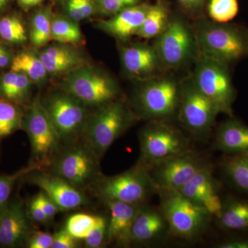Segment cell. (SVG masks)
<instances>
[{"mask_svg":"<svg viewBox=\"0 0 248 248\" xmlns=\"http://www.w3.org/2000/svg\"><path fill=\"white\" fill-rule=\"evenodd\" d=\"M200 55L230 65L248 56V30L227 23L203 22L195 35Z\"/></svg>","mask_w":248,"mask_h":248,"instance_id":"1","label":"cell"},{"mask_svg":"<svg viewBox=\"0 0 248 248\" xmlns=\"http://www.w3.org/2000/svg\"><path fill=\"white\" fill-rule=\"evenodd\" d=\"M135 114L125 102L115 99L90 115L81 140L100 158L135 122Z\"/></svg>","mask_w":248,"mask_h":248,"instance_id":"2","label":"cell"},{"mask_svg":"<svg viewBox=\"0 0 248 248\" xmlns=\"http://www.w3.org/2000/svg\"><path fill=\"white\" fill-rule=\"evenodd\" d=\"M100 159L82 140L63 145L47 170L81 190L90 188L101 176Z\"/></svg>","mask_w":248,"mask_h":248,"instance_id":"3","label":"cell"},{"mask_svg":"<svg viewBox=\"0 0 248 248\" xmlns=\"http://www.w3.org/2000/svg\"><path fill=\"white\" fill-rule=\"evenodd\" d=\"M21 130L27 133L30 141L29 164L46 169L63 143L40 97L34 98L25 107Z\"/></svg>","mask_w":248,"mask_h":248,"instance_id":"4","label":"cell"},{"mask_svg":"<svg viewBox=\"0 0 248 248\" xmlns=\"http://www.w3.org/2000/svg\"><path fill=\"white\" fill-rule=\"evenodd\" d=\"M102 201H115L142 205L158 194L148 170L138 163L131 169L117 175L102 174L91 187Z\"/></svg>","mask_w":248,"mask_h":248,"instance_id":"5","label":"cell"},{"mask_svg":"<svg viewBox=\"0 0 248 248\" xmlns=\"http://www.w3.org/2000/svg\"><path fill=\"white\" fill-rule=\"evenodd\" d=\"M160 208L169 222L171 235L193 241L205 232L213 216L177 190H161Z\"/></svg>","mask_w":248,"mask_h":248,"instance_id":"6","label":"cell"},{"mask_svg":"<svg viewBox=\"0 0 248 248\" xmlns=\"http://www.w3.org/2000/svg\"><path fill=\"white\" fill-rule=\"evenodd\" d=\"M138 138L140 146L138 163L147 169L192 150L190 140L168 122L151 121L141 129Z\"/></svg>","mask_w":248,"mask_h":248,"instance_id":"7","label":"cell"},{"mask_svg":"<svg viewBox=\"0 0 248 248\" xmlns=\"http://www.w3.org/2000/svg\"><path fill=\"white\" fill-rule=\"evenodd\" d=\"M41 100L63 145L81 140L90 116L84 103L63 90Z\"/></svg>","mask_w":248,"mask_h":248,"instance_id":"8","label":"cell"},{"mask_svg":"<svg viewBox=\"0 0 248 248\" xmlns=\"http://www.w3.org/2000/svg\"><path fill=\"white\" fill-rule=\"evenodd\" d=\"M62 87L88 107L97 108L115 100L119 92L110 77L85 63L66 73Z\"/></svg>","mask_w":248,"mask_h":248,"instance_id":"9","label":"cell"},{"mask_svg":"<svg viewBox=\"0 0 248 248\" xmlns=\"http://www.w3.org/2000/svg\"><path fill=\"white\" fill-rule=\"evenodd\" d=\"M192 79L201 92L216 106L220 113L232 117L236 94L229 65L200 54Z\"/></svg>","mask_w":248,"mask_h":248,"instance_id":"10","label":"cell"},{"mask_svg":"<svg viewBox=\"0 0 248 248\" xmlns=\"http://www.w3.org/2000/svg\"><path fill=\"white\" fill-rule=\"evenodd\" d=\"M181 85L171 78L147 80L137 92L135 102L142 117L168 122L178 115Z\"/></svg>","mask_w":248,"mask_h":248,"instance_id":"11","label":"cell"},{"mask_svg":"<svg viewBox=\"0 0 248 248\" xmlns=\"http://www.w3.org/2000/svg\"><path fill=\"white\" fill-rule=\"evenodd\" d=\"M219 113L216 106L201 92L192 79L181 85L177 117L194 138L202 141L208 138Z\"/></svg>","mask_w":248,"mask_h":248,"instance_id":"12","label":"cell"},{"mask_svg":"<svg viewBox=\"0 0 248 248\" xmlns=\"http://www.w3.org/2000/svg\"><path fill=\"white\" fill-rule=\"evenodd\" d=\"M209 162L202 155L190 151L164 160L147 169L161 190H179Z\"/></svg>","mask_w":248,"mask_h":248,"instance_id":"13","label":"cell"},{"mask_svg":"<svg viewBox=\"0 0 248 248\" xmlns=\"http://www.w3.org/2000/svg\"><path fill=\"white\" fill-rule=\"evenodd\" d=\"M196 45L195 38L187 26L179 19L169 21L157 37L155 50L161 64L177 68L189 60Z\"/></svg>","mask_w":248,"mask_h":248,"instance_id":"14","label":"cell"},{"mask_svg":"<svg viewBox=\"0 0 248 248\" xmlns=\"http://www.w3.org/2000/svg\"><path fill=\"white\" fill-rule=\"evenodd\" d=\"M22 180L40 187L56 203L61 211L77 210L84 206L89 202L84 190L47 170H34L26 174Z\"/></svg>","mask_w":248,"mask_h":248,"instance_id":"15","label":"cell"},{"mask_svg":"<svg viewBox=\"0 0 248 248\" xmlns=\"http://www.w3.org/2000/svg\"><path fill=\"white\" fill-rule=\"evenodd\" d=\"M27 205L19 197L10 199L0 210V248L26 247L34 231Z\"/></svg>","mask_w":248,"mask_h":248,"instance_id":"16","label":"cell"},{"mask_svg":"<svg viewBox=\"0 0 248 248\" xmlns=\"http://www.w3.org/2000/svg\"><path fill=\"white\" fill-rule=\"evenodd\" d=\"M171 236L170 228L159 207L144 203L134 221L131 244L139 246H159Z\"/></svg>","mask_w":248,"mask_h":248,"instance_id":"17","label":"cell"},{"mask_svg":"<svg viewBox=\"0 0 248 248\" xmlns=\"http://www.w3.org/2000/svg\"><path fill=\"white\" fill-rule=\"evenodd\" d=\"M178 192L206 210L213 217L217 218L220 215L223 199L220 195L219 184L214 177L213 166L210 163Z\"/></svg>","mask_w":248,"mask_h":248,"instance_id":"18","label":"cell"},{"mask_svg":"<svg viewBox=\"0 0 248 248\" xmlns=\"http://www.w3.org/2000/svg\"><path fill=\"white\" fill-rule=\"evenodd\" d=\"M109 211L107 244L120 247L131 246V231L134 221L142 205L124 203L115 201L104 202Z\"/></svg>","mask_w":248,"mask_h":248,"instance_id":"19","label":"cell"},{"mask_svg":"<svg viewBox=\"0 0 248 248\" xmlns=\"http://www.w3.org/2000/svg\"><path fill=\"white\" fill-rule=\"evenodd\" d=\"M122 61L124 69L128 74L140 79L154 76L161 64L155 47L144 45L124 48Z\"/></svg>","mask_w":248,"mask_h":248,"instance_id":"20","label":"cell"},{"mask_svg":"<svg viewBox=\"0 0 248 248\" xmlns=\"http://www.w3.org/2000/svg\"><path fill=\"white\" fill-rule=\"evenodd\" d=\"M151 5L138 4L125 8L110 19L98 23L103 31L121 40L128 39L135 35L142 23Z\"/></svg>","mask_w":248,"mask_h":248,"instance_id":"21","label":"cell"},{"mask_svg":"<svg viewBox=\"0 0 248 248\" xmlns=\"http://www.w3.org/2000/svg\"><path fill=\"white\" fill-rule=\"evenodd\" d=\"M213 146L228 155L248 154V125L232 117L222 122L217 127Z\"/></svg>","mask_w":248,"mask_h":248,"instance_id":"22","label":"cell"},{"mask_svg":"<svg viewBox=\"0 0 248 248\" xmlns=\"http://www.w3.org/2000/svg\"><path fill=\"white\" fill-rule=\"evenodd\" d=\"M48 74H65L84 64L79 51L66 44L58 43L45 47L39 53Z\"/></svg>","mask_w":248,"mask_h":248,"instance_id":"23","label":"cell"},{"mask_svg":"<svg viewBox=\"0 0 248 248\" xmlns=\"http://www.w3.org/2000/svg\"><path fill=\"white\" fill-rule=\"evenodd\" d=\"M32 81L24 73L9 71L0 75V99L26 107L30 103Z\"/></svg>","mask_w":248,"mask_h":248,"instance_id":"24","label":"cell"},{"mask_svg":"<svg viewBox=\"0 0 248 248\" xmlns=\"http://www.w3.org/2000/svg\"><path fill=\"white\" fill-rule=\"evenodd\" d=\"M217 219L224 231L248 232V202L232 197L223 199L221 213Z\"/></svg>","mask_w":248,"mask_h":248,"instance_id":"25","label":"cell"},{"mask_svg":"<svg viewBox=\"0 0 248 248\" xmlns=\"http://www.w3.org/2000/svg\"><path fill=\"white\" fill-rule=\"evenodd\" d=\"M10 69L24 73L32 83L37 84H43L48 74L40 55L29 49H24L15 55Z\"/></svg>","mask_w":248,"mask_h":248,"instance_id":"26","label":"cell"},{"mask_svg":"<svg viewBox=\"0 0 248 248\" xmlns=\"http://www.w3.org/2000/svg\"><path fill=\"white\" fill-rule=\"evenodd\" d=\"M54 14L52 6L45 5L34 11L31 16L29 40L36 48L45 46L50 39Z\"/></svg>","mask_w":248,"mask_h":248,"instance_id":"27","label":"cell"},{"mask_svg":"<svg viewBox=\"0 0 248 248\" xmlns=\"http://www.w3.org/2000/svg\"><path fill=\"white\" fill-rule=\"evenodd\" d=\"M22 17L16 12L0 16V39L8 45H23L29 40Z\"/></svg>","mask_w":248,"mask_h":248,"instance_id":"28","label":"cell"},{"mask_svg":"<svg viewBox=\"0 0 248 248\" xmlns=\"http://www.w3.org/2000/svg\"><path fill=\"white\" fill-rule=\"evenodd\" d=\"M169 22L167 9L164 4L157 3L151 6L135 35L145 39L157 37L166 29Z\"/></svg>","mask_w":248,"mask_h":248,"instance_id":"29","label":"cell"},{"mask_svg":"<svg viewBox=\"0 0 248 248\" xmlns=\"http://www.w3.org/2000/svg\"><path fill=\"white\" fill-rule=\"evenodd\" d=\"M223 170L235 187L248 195V154L230 155L223 162Z\"/></svg>","mask_w":248,"mask_h":248,"instance_id":"30","label":"cell"},{"mask_svg":"<svg viewBox=\"0 0 248 248\" xmlns=\"http://www.w3.org/2000/svg\"><path fill=\"white\" fill-rule=\"evenodd\" d=\"M25 107L0 99V141L21 130Z\"/></svg>","mask_w":248,"mask_h":248,"instance_id":"31","label":"cell"},{"mask_svg":"<svg viewBox=\"0 0 248 248\" xmlns=\"http://www.w3.org/2000/svg\"><path fill=\"white\" fill-rule=\"evenodd\" d=\"M81 31L76 21L66 16L54 15L51 24L50 39L58 43L73 45L81 40Z\"/></svg>","mask_w":248,"mask_h":248,"instance_id":"32","label":"cell"},{"mask_svg":"<svg viewBox=\"0 0 248 248\" xmlns=\"http://www.w3.org/2000/svg\"><path fill=\"white\" fill-rule=\"evenodd\" d=\"M98 215L76 213L67 219L65 229L76 239L84 241L97 223Z\"/></svg>","mask_w":248,"mask_h":248,"instance_id":"33","label":"cell"},{"mask_svg":"<svg viewBox=\"0 0 248 248\" xmlns=\"http://www.w3.org/2000/svg\"><path fill=\"white\" fill-rule=\"evenodd\" d=\"M208 10L214 22L228 23L238 14L239 4L237 0H210Z\"/></svg>","mask_w":248,"mask_h":248,"instance_id":"34","label":"cell"},{"mask_svg":"<svg viewBox=\"0 0 248 248\" xmlns=\"http://www.w3.org/2000/svg\"><path fill=\"white\" fill-rule=\"evenodd\" d=\"M40 168L35 165L29 164L27 167L22 168L16 172L10 174L0 175V210L9 202L11 198V194L14 190L15 186L22 178L29 174L31 171Z\"/></svg>","mask_w":248,"mask_h":248,"instance_id":"35","label":"cell"},{"mask_svg":"<svg viewBox=\"0 0 248 248\" xmlns=\"http://www.w3.org/2000/svg\"><path fill=\"white\" fill-rule=\"evenodd\" d=\"M62 4L67 17L77 22L97 13L94 0H65Z\"/></svg>","mask_w":248,"mask_h":248,"instance_id":"36","label":"cell"},{"mask_svg":"<svg viewBox=\"0 0 248 248\" xmlns=\"http://www.w3.org/2000/svg\"><path fill=\"white\" fill-rule=\"evenodd\" d=\"M108 218L98 216L97 223L92 231L84 240L85 248H99L107 244Z\"/></svg>","mask_w":248,"mask_h":248,"instance_id":"37","label":"cell"},{"mask_svg":"<svg viewBox=\"0 0 248 248\" xmlns=\"http://www.w3.org/2000/svg\"><path fill=\"white\" fill-rule=\"evenodd\" d=\"M97 13L106 16H115L121 11L140 3V0H94Z\"/></svg>","mask_w":248,"mask_h":248,"instance_id":"38","label":"cell"},{"mask_svg":"<svg viewBox=\"0 0 248 248\" xmlns=\"http://www.w3.org/2000/svg\"><path fill=\"white\" fill-rule=\"evenodd\" d=\"M53 234L46 232L34 230L27 240L26 248H50L53 243Z\"/></svg>","mask_w":248,"mask_h":248,"instance_id":"39","label":"cell"},{"mask_svg":"<svg viewBox=\"0 0 248 248\" xmlns=\"http://www.w3.org/2000/svg\"><path fill=\"white\" fill-rule=\"evenodd\" d=\"M79 241L65 228H62L53 234V243L50 248H76L79 247Z\"/></svg>","mask_w":248,"mask_h":248,"instance_id":"40","label":"cell"},{"mask_svg":"<svg viewBox=\"0 0 248 248\" xmlns=\"http://www.w3.org/2000/svg\"><path fill=\"white\" fill-rule=\"evenodd\" d=\"M27 213L32 222L40 223V224H46L50 221L48 217L44 213L43 210L37 202L35 197H32L27 205Z\"/></svg>","mask_w":248,"mask_h":248,"instance_id":"41","label":"cell"},{"mask_svg":"<svg viewBox=\"0 0 248 248\" xmlns=\"http://www.w3.org/2000/svg\"><path fill=\"white\" fill-rule=\"evenodd\" d=\"M35 198L50 221L56 216L59 212L61 211L56 203L43 191H41L35 195Z\"/></svg>","mask_w":248,"mask_h":248,"instance_id":"42","label":"cell"},{"mask_svg":"<svg viewBox=\"0 0 248 248\" xmlns=\"http://www.w3.org/2000/svg\"><path fill=\"white\" fill-rule=\"evenodd\" d=\"M15 54L5 44L0 42V71L11 68Z\"/></svg>","mask_w":248,"mask_h":248,"instance_id":"43","label":"cell"},{"mask_svg":"<svg viewBox=\"0 0 248 248\" xmlns=\"http://www.w3.org/2000/svg\"><path fill=\"white\" fill-rule=\"evenodd\" d=\"M187 12L195 14L200 12L203 8L205 0H177Z\"/></svg>","mask_w":248,"mask_h":248,"instance_id":"44","label":"cell"},{"mask_svg":"<svg viewBox=\"0 0 248 248\" xmlns=\"http://www.w3.org/2000/svg\"><path fill=\"white\" fill-rule=\"evenodd\" d=\"M217 248H248V239H236L216 245Z\"/></svg>","mask_w":248,"mask_h":248,"instance_id":"45","label":"cell"},{"mask_svg":"<svg viewBox=\"0 0 248 248\" xmlns=\"http://www.w3.org/2000/svg\"><path fill=\"white\" fill-rule=\"evenodd\" d=\"M45 0H16L19 7L23 10L31 9L42 4Z\"/></svg>","mask_w":248,"mask_h":248,"instance_id":"46","label":"cell"},{"mask_svg":"<svg viewBox=\"0 0 248 248\" xmlns=\"http://www.w3.org/2000/svg\"><path fill=\"white\" fill-rule=\"evenodd\" d=\"M12 0H0V16L6 14Z\"/></svg>","mask_w":248,"mask_h":248,"instance_id":"47","label":"cell"},{"mask_svg":"<svg viewBox=\"0 0 248 248\" xmlns=\"http://www.w3.org/2000/svg\"><path fill=\"white\" fill-rule=\"evenodd\" d=\"M55 1H58V2H60V3H63V1H65V0H55Z\"/></svg>","mask_w":248,"mask_h":248,"instance_id":"48","label":"cell"}]
</instances>
